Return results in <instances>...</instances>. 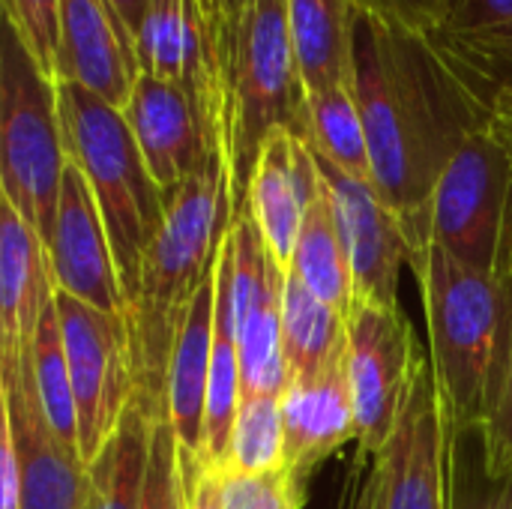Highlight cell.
Here are the masks:
<instances>
[{"instance_id": "obj_1", "label": "cell", "mask_w": 512, "mask_h": 509, "mask_svg": "<svg viewBox=\"0 0 512 509\" xmlns=\"http://www.w3.org/2000/svg\"><path fill=\"white\" fill-rule=\"evenodd\" d=\"M348 87L366 126L372 183L402 219L417 258L429 249V204L441 171L492 114L426 30L357 0Z\"/></svg>"}, {"instance_id": "obj_2", "label": "cell", "mask_w": 512, "mask_h": 509, "mask_svg": "<svg viewBox=\"0 0 512 509\" xmlns=\"http://www.w3.org/2000/svg\"><path fill=\"white\" fill-rule=\"evenodd\" d=\"M411 264L423 288L429 363L447 429H486L510 369L512 273H477L438 246Z\"/></svg>"}, {"instance_id": "obj_3", "label": "cell", "mask_w": 512, "mask_h": 509, "mask_svg": "<svg viewBox=\"0 0 512 509\" xmlns=\"http://www.w3.org/2000/svg\"><path fill=\"white\" fill-rule=\"evenodd\" d=\"M231 225L228 150L198 177L168 192L165 225L141 270V291L129 309L138 402L150 417L165 414V378L186 309L222 249Z\"/></svg>"}, {"instance_id": "obj_4", "label": "cell", "mask_w": 512, "mask_h": 509, "mask_svg": "<svg viewBox=\"0 0 512 509\" xmlns=\"http://www.w3.org/2000/svg\"><path fill=\"white\" fill-rule=\"evenodd\" d=\"M219 66L231 168V222L246 213L249 183L273 132L309 138V90L288 30L285 0H249L222 27Z\"/></svg>"}, {"instance_id": "obj_5", "label": "cell", "mask_w": 512, "mask_h": 509, "mask_svg": "<svg viewBox=\"0 0 512 509\" xmlns=\"http://www.w3.org/2000/svg\"><path fill=\"white\" fill-rule=\"evenodd\" d=\"M57 102L66 156L78 165L99 204L123 297L132 309L141 291L144 258L168 216V195L153 180L120 108L60 78Z\"/></svg>"}, {"instance_id": "obj_6", "label": "cell", "mask_w": 512, "mask_h": 509, "mask_svg": "<svg viewBox=\"0 0 512 509\" xmlns=\"http://www.w3.org/2000/svg\"><path fill=\"white\" fill-rule=\"evenodd\" d=\"M69 165L57 78H51L6 21L0 48V195L42 237L54 231L60 183Z\"/></svg>"}, {"instance_id": "obj_7", "label": "cell", "mask_w": 512, "mask_h": 509, "mask_svg": "<svg viewBox=\"0 0 512 509\" xmlns=\"http://www.w3.org/2000/svg\"><path fill=\"white\" fill-rule=\"evenodd\" d=\"M429 246L477 273H512V123L489 117L441 171Z\"/></svg>"}, {"instance_id": "obj_8", "label": "cell", "mask_w": 512, "mask_h": 509, "mask_svg": "<svg viewBox=\"0 0 512 509\" xmlns=\"http://www.w3.org/2000/svg\"><path fill=\"white\" fill-rule=\"evenodd\" d=\"M57 312L78 408V450L90 465L138 399L132 333L123 315L99 312L63 291Z\"/></svg>"}, {"instance_id": "obj_9", "label": "cell", "mask_w": 512, "mask_h": 509, "mask_svg": "<svg viewBox=\"0 0 512 509\" xmlns=\"http://www.w3.org/2000/svg\"><path fill=\"white\" fill-rule=\"evenodd\" d=\"M426 363L429 357L420 351L402 309L354 300L348 315V381L357 408L360 456L366 462L384 456Z\"/></svg>"}, {"instance_id": "obj_10", "label": "cell", "mask_w": 512, "mask_h": 509, "mask_svg": "<svg viewBox=\"0 0 512 509\" xmlns=\"http://www.w3.org/2000/svg\"><path fill=\"white\" fill-rule=\"evenodd\" d=\"M123 117L165 195L228 150L225 129L213 126L183 87L153 75H138Z\"/></svg>"}, {"instance_id": "obj_11", "label": "cell", "mask_w": 512, "mask_h": 509, "mask_svg": "<svg viewBox=\"0 0 512 509\" xmlns=\"http://www.w3.org/2000/svg\"><path fill=\"white\" fill-rule=\"evenodd\" d=\"M318 159L321 180L330 192L336 219L345 234L351 276H354V300L399 309V276L405 258L411 261V240L402 219L393 207L378 195L375 183L354 180Z\"/></svg>"}, {"instance_id": "obj_12", "label": "cell", "mask_w": 512, "mask_h": 509, "mask_svg": "<svg viewBox=\"0 0 512 509\" xmlns=\"http://www.w3.org/2000/svg\"><path fill=\"white\" fill-rule=\"evenodd\" d=\"M135 57L141 75L183 87L204 111V117L225 129L219 39L207 24L198 0H150L135 33Z\"/></svg>"}, {"instance_id": "obj_13", "label": "cell", "mask_w": 512, "mask_h": 509, "mask_svg": "<svg viewBox=\"0 0 512 509\" xmlns=\"http://www.w3.org/2000/svg\"><path fill=\"white\" fill-rule=\"evenodd\" d=\"M48 261L57 291L129 321V303L123 297L105 219L75 162H69L63 171Z\"/></svg>"}, {"instance_id": "obj_14", "label": "cell", "mask_w": 512, "mask_h": 509, "mask_svg": "<svg viewBox=\"0 0 512 509\" xmlns=\"http://www.w3.org/2000/svg\"><path fill=\"white\" fill-rule=\"evenodd\" d=\"M0 411L12 426L21 471V509H87V465L45 420L33 366L0 375Z\"/></svg>"}, {"instance_id": "obj_15", "label": "cell", "mask_w": 512, "mask_h": 509, "mask_svg": "<svg viewBox=\"0 0 512 509\" xmlns=\"http://www.w3.org/2000/svg\"><path fill=\"white\" fill-rule=\"evenodd\" d=\"M381 465L387 509H447L450 429L432 363L423 366Z\"/></svg>"}, {"instance_id": "obj_16", "label": "cell", "mask_w": 512, "mask_h": 509, "mask_svg": "<svg viewBox=\"0 0 512 509\" xmlns=\"http://www.w3.org/2000/svg\"><path fill=\"white\" fill-rule=\"evenodd\" d=\"M57 285L48 249L0 195V375L33 366V339Z\"/></svg>"}, {"instance_id": "obj_17", "label": "cell", "mask_w": 512, "mask_h": 509, "mask_svg": "<svg viewBox=\"0 0 512 509\" xmlns=\"http://www.w3.org/2000/svg\"><path fill=\"white\" fill-rule=\"evenodd\" d=\"M138 75L135 39L108 0H60V81H75L123 111Z\"/></svg>"}, {"instance_id": "obj_18", "label": "cell", "mask_w": 512, "mask_h": 509, "mask_svg": "<svg viewBox=\"0 0 512 509\" xmlns=\"http://www.w3.org/2000/svg\"><path fill=\"white\" fill-rule=\"evenodd\" d=\"M321 189L312 147L291 132H273L249 183L246 213L255 219L273 261L288 273L303 225L306 204Z\"/></svg>"}, {"instance_id": "obj_19", "label": "cell", "mask_w": 512, "mask_h": 509, "mask_svg": "<svg viewBox=\"0 0 512 509\" xmlns=\"http://www.w3.org/2000/svg\"><path fill=\"white\" fill-rule=\"evenodd\" d=\"M282 402L285 459L288 471L306 483V477L357 438V408L348 381V360L321 375L288 381Z\"/></svg>"}, {"instance_id": "obj_20", "label": "cell", "mask_w": 512, "mask_h": 509, "mask_svg": "<svg viewBox=\"0 0 512 509\" xmlns=\"http://www.w3.org/2000/svg\"><path fill=\"white\" fill-rule=\"evenodd\" d=\"M216 273H219V255L207 267L186 309L165 378V414L177 432L180 447L192 453H201L204 447V408H207L213 330H216Z\"/></svg>"}, {"instance_id": "obj_21", "label": "cell", "mask_w": 512, "mask_h": 509, "mask_svg": "<svg viewBox=\"0 0 512 509\" xmlns=\"http://www.w3.org/2000/svg\"><path fill=\"white\" fill-rule=\"evenodd\" d=\"M282 345L291 381L348 360V318L318 300L294 273H285L282 282Z\"/></svg>"}, {"instance_id": "obj_22", "label": "cell", "mask_w": 512, "mask_h": 509, "mask_svg": "<svg viewBox=\"0 0 512 509\" xmlns=\"http://www.w3.org/2000/svg\"><path fill=\"white\" fill-rule=\"evenodd\" d=\"M288 273H294L330 309L342 312L345 318L351 315V309H354L351 258H348L345 234L336 219V210H333L324 180H321L318 195L306 204L294 261H291Z\"/></svg>"}, {"instance_id": "obj_23", "label": "cell", "mask_w": 512, "mask_h": 509, "mask_svg": "<svg viewBox=\"0 0 512 509\" xmlns=\"http://www.w3.org/2000/svg\"><path fill=\"white\" fill-rule=\"evenodd\" d=\"M354 0H285L288 30L309 96L348 84Z\"/></svg>"}, {"instance_id": "obj_24", "label": "cell", "mask_w": 512, "mask_h": 509, "mask_svg": "<svg viewBox=\"0 0 512 509\" xmlns=\"http://www.w3.org/2000/svg\"><path fill=\"white\" fill-rule=\"evenodd\" d=\"M153 420L138 399L129 405L111 441L87 465V509H141Z\"/></svg>"}, {"instance_id": "obj_25", "label": "cell", "mask_w": 512, "mask_h": 509, "mask_svg": "<svg viewBox=\"0 0 512 509\" xmlns=\"http://www.w3.org/2000/svg\"><path fill=\"white\" fill-rule=\"evenodd\" d=\"M282 282L285 273L273 270V276L261 285L258 297L252 300L246 318L240 321L237 360L243 399L282 396L291 381L282 345Z\"/></svg>"}, {"instance_id": "obj_26", "label": "cell", "mask_w": 512, "mask_h": 509, "mask_svg": "<svg viewBox=\"0 0 512 509\" xmlns=\"http://www.w3.org/2000/svg\"><path fill=\"white\" fill-rule=\"evenodd\" d=\"M453 72L492 117L512 123V30L450 36L429 33Z\"/></svg>"}, {"instance_id": "obj_27", "label": "cell", "mask_w": 512, "mask_h": 509, "mask_svg": "<svg viewBox=\"0 0 512 509\" xmlns=\"http://www.w3.org/2000/svg\"><path fill=\"white\" fill-rule=\"evenodd\" d=\"M315 156L354 180L372 183V153L357 99L348 84L309 96V138Z\"/></svg>"}, {"instance_id": "obj_28", "label": "cell", "mask_w": 512, "mask_h": 509, "mask_svg": "<svg viewBox=\"0 0 512 509\" xmlns=\"http://www.w3.org/2000/svg\"><path fill=\"white\" fill-rule=\"evenodd\" d=\"M288 468L285 459V426L279 396H249L240 402L225 459L222 477H270Z\"/></svg>"}, {"instance_id": "obj_29", "label": "cell", "mask_w": 512, "mask_h": 509, "mask_svg": "<svg viewBox=\"0 0 512 509\" xmlns=\"http://www.w3.org/2000/svg\"><path fill=\"white\" fill-rule=\"evenodd\" d=\"M33 384H36L39 405H42L45 420L54 429V435L63 444L78 450V408H75V393H72V375H69L63 330H60L57 294L45 306V312L39 318V327H36V339H33Z\"/></svg>"}, {"instance_id": "obj_30", "label": "cell", "mask_w": 512, "mask_h": 509, "mask_svg": "<svg viewBox=\"0 0 512 509\" xmlns=\"http://www.w3.org/2000/svg\"><path fill=\"white\" fill-rule=\"evenodd\" d=\"M447 509H512V468H489L483 429L450 432Z\"/></svg>"}, {"instance_id": "obj_31", "label": "cell", "mask_w": 512, "mask_h": 509, "mask_svg": "<svg viewBox=\"0 0 512 509\" xmlns=\"http://www.w3.org/2000/svg\"><path fill=\"white\" fill-rule=\"evenodd\" d=\"M141 509H186L183 477H180V441L168 417L153 420Z\"/></svg>"}, {"instance_id": "obj_32", "label": "cell", "mask_w": 512, "mask_h": 509, "mask_svg": "<svg viewBox=\"0 0 512 509\" xmlns=\"http://www.w3.org/2000/svg\"><path fill=\"white\" fill-rule=\"evenodd\" d=\"M6 21L21 33L39 66L57 78L60 57V0H3Z\"/></svg>"}, {"instance_id": "obj_33", "label": "cell", "mask_w": 512, "mask_h": 509, "mask_svg": "<svg viewBox=\"0 0 512 509\" xmlns=\"http://www.w3.org/2000/svg\"><path fill=\"white\" fill-rule=\"evenodd\" d=\"M225 509H300L306 501V483L288 468L270 477H222Z\"/></svg>"}, {"instance_id": "obj_34", "label": "cell", "mask_w": 512, "mask_h": 509, "mask_svg": "<svg viewBox=\"0 0 512 509\" xmlns=\"http://www.w3.org/2000/svg\"><path fill=\"white\" fill-rule=\"evenodd\" d=\"M512 30V0H450V9L435 33L477 36Z\"/></svg>"}, {"instance_id": "obj_35", "label": "cell", "mask_w": 512, "mask_h": 509, "mask_svg": "<svg viewBox=\"0 0 512 509\" xmlns=\"http://www.w3.org/2000/svg\"><path fill=\"white\" fill-rule=\"evenodd\" d=\"M180 477L186 509H225V480L201 453L180 447Z\"/></svg>"}, {"instance_id": "obj_36", "label": "cell", "mask_w": 512, "mask_h": 509, "mask_svg": "<svg viewBox=\"0 0 512 509\" xmlns=\"http://www.w3.org/2000/svg\"><path fill=\"white\" fill-rule=\"evenodd\" d=\"M483 441H486L489 468H512V357L498 411H495L492 423L483 429Z\"/></svg>"}, {"instance_id": "obj_37", "label": "cell", "mask_w": 512, "mask_h": 509, "mask_svg": "<svg viewBox=\"0 0 512 509\" xmlns=\"http://www.w3.org/2000/svg\"><path fill=\"white\" fill-rule=\"evenodd\" d=\"M357 3H366L372 9H381V12H390L426 33H435L450 9V0H357Z\"/></svg>"}, {"instance_id": "obj_38", "label": "cell", "mask_w": 512, "mask_h": 509, "mask_svg": "<svg viewBox=\"0 0 512 509\" xmlns=\"http://www.w3.org/2000/svg\"><path fill=\"white\" fill-rule=\"evenodd\" d=\"M0 509H21V471L12 426L0 411Z\"/></svg>"}, {"instance_id": "obj_39", "label": "cell", "mask_w": 512, "mask_h": 509, "mask_svg": "<svg viewBox=\"0 0 512 509\" xmlns=\"http://www.w3.org/2000/svg\"><path fill=\"white\" fill-rule=\"evenodd\" d=\"M351 509H387V495H384V465L381 459L372 462L366 483L360 486V495Z\"/></svg>"}, {"instance_id": "obj_40", "label": "cell", "mask_w": 512, "mask_h": 509, "mask_svg": "<svg viewBox=\"0 0 512 509\" xmlns=\"http://www.w3.org/2000/svg\"><path fill=\"white\" fill-rule=\"evenodd\" d=\"M108 3L117 12V18L123 21V27L129 30V36L135 39V33H138V27L144 21V12H147V3L150 0H108Z\"/></svg>"}, {"instance_id": "obj_41", "label": "cell", "mask_w": 512, "mask_h": 509, "mask_svg": "<svg viewBox=\"0 0 512 509\" xmlns=\"http://www.w3.org/2000/svg\"><path fill=\"white\" fill-rule=\"evenodd\" d=\"M198 6H201L207 24L213 27L216 39H219V33H222V0H198Z\"/></svg>"}, {"instance_id": "obj_42", "label": "cell", "mask_w": 512, "mask_h": 509, "mask_svg": "<svg viewBox=\"0 0 512 509\" xmlns=\"http://www.w3.org/2000/svg\"><path fill=\"white\" fill-rule=\"evenodd\" d=\"M246 3H249V0H222V27H225L231 18H237V15L246 9ZM219 36H222V33H219Z\"/></svg>"}]
</instances>
